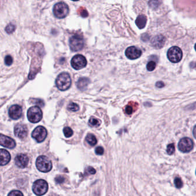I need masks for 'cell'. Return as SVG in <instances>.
<instances>
[{
	"label": "cell",
	"instance_id": "6da1fadb",
	"mask_svg": "<svg viewBox=\"0 0 196 196\" xmlns=\"http://www.w3.org/2000/svg\"><path fill=\"white\" fill-rule=\"evenodd\" d=\"M72 80L70 75L67 72L60 74L56 79V85L58 89L62 91L68 90L70 88Z\"/></svg>",
	"mask_w": 196,
	"mask_h": 196
},
{
	"label": "cell",
	"instance_id": "7a4b0ae2",
	"mask_svg": "<svg viewBox=\"0 0 196 196\" xmlns=\"http://www.w3.org/2000/svg\"><path fill=\"white\" fill-rule=\"evenodd\" d=\"M36 165L37 169L43 173L49 172L52 168V162L45 156H41L37 158Z\"/></svg>",
	"mask_w": 196,
	"mask_h": 196
},
{
	"label": "cell",
	"instance_id": "3957f363",
	"mask_svg": "<svg viewBox=\"0 0 196 196\" xmlns=\"http://www.w3.org/2000/svg\"><path fill=\"white\" fill-rule=\"evenodd\" d=\"M27 117L29 121L33 123L39 122L43 118V112L39 106H33L28 110Z\"/></svg>",
	"mask_w": 196,
	"mask_h": 196
},
{
	"label": "cell",
	"instance_id": "277c9868",
	"mask_svg": "<svg viewBox=\"0 0 196 196\" xmlns=\"http://www.w3.org/2000/svg\"><path fill=\"white\" fill-rule=\"evenodd\" d=\"M53 13L58 18H65L69 13V7L65 2H60L57 3L53 7Z\"/></svg>",
	"mask_w": 196,
	"mask_h": 196
},
{
	"label": "cell",
	"instance_id": "5b68a950",
	"mask_svg": "<svg viewBox=\"0 0 196 196\" xmlns=\"http://www.w3.org/2000/svg\"><path fill=\"white\" fill-rule=\"evenodd\" d=\"M84 45L83 37L79 34L72 36L69 39V47L72 51L77 52L83 49Z\"/></svg>",
	"mask_w": 196,
	"mask_h": 196
},
{
	"label": "cell",
	"instance_id": "8992f818",
	"mask_svg": "<svg viewBox=\"0 0 196 196\" xmlns=\"http://www.w3.org/2000/svg\"><path fill=\"white\" fill-rule=\"evenodd\" d=\"M32 190L37 195L41 196L45 194L48 190V183L44 179H38L34 182Z\"/></svg>",
	"mask_w": 196,
	"mask_h": 196
},
{
	"label": "cell",
	"instance_id": "52a82bcc",
	"mask_svg": "<svg viewBox=\"0 0 196 196\" xmlns=\"http://www.w3.org/2000/svg\"><path fill=\"white\" fill-rule=\"evenodd\" d=\"M167 56L169 60L174 63H178L182 58V50L178 47H172L167 53Z\"/></svg>",
	"mask_w": 196,
	"mask_h": 196
},
{
	"label": "cell",
	"instance_id": "ba28073f",
	"mask_svg": "<svg viewBox=\"0 0 196 196\" xmlns=\"http://www.w3.org/2000/svg\"><path fill=\"white\" fill-rule=\"evenodd\" d=\"M71 65L76 70H80L87 65V61L86 58L81 55L74 56L71 60Z\"/></svg>",
	"mask_w": 196,
	"mask_h": 196
},
{
	"label": "cell",
	"instance_id": "9c48e42d",
	"mask_svg": "<svg viewBox=\"0 0 196 196\" xmlns=\"http://www.w3.org/2000/svg\"><path fill=\"white\" fill-rule=\"evenodd\" d=\"M47 136V131L43 126H40L34 130L32 133V137L36 141L40 143L45 140Z\"/></svg>",
	"mask_w": 196,
	"mask_h": 196
},
{
	"label": "cell",
	"instance_id": "30bf717a",
	"mask_svg": "<svg viewBox=\"0 0 196 196\" xmlns=\"http://www.w3.org/2000/svg\"><path fill=\"white\" fill-rule=\"evenodd\" d=\"M178 147L179 151L183 153H189L193 148V142L190 138L185 137L179 141Z\"/></svg>",
	"mask_w": 196,
	"mask_h": 196
},
{
	"label": "cell",
	"instance_id": "8fae6325",
	"mask_svg": "<svg viewBox=\"0 0 196 196\" xmlns=\"http://www.w3.org/2000/svg\"><path fill=\"white\" fill-rule=\"evenodd\" d=\"M125 55L129 59L135 60L138 59L142 55V50L136 47L131 46L126 49Z\"/></svg>",
	"mask_w": 196,
	"mask_h": 196
},
{
	"label": "cell",
	"instance_id": "7c38bea8",
	"mask_svg": "<svg viewBox=\"0 0 196 196\" xmlns=\"http://www.w3.org/2000/svg\"><path fill=\"white\" fill-rule=\"evenodd\" d=\"M14 134L17 137L24 140L27 137L28 128L27 126L21 123H19L15 126L14 127Z\"/></svg>",
	"mask_w": 196,
	"mask_h": 196
},
{
	"label": "cell",
	"instance_id": "4fadbf2b",
	"mask_svg": "<svg viewBox=\"0 0 196 196\" xmlns=\"http://www.w3.org/2000/svg\"><path fill=\"white\" fill-rule=\"evenodd\" d=\"M0 145L8 148H13L16 147V142L8 136L0 134Z\"/></svg>",
	"mask_w": 196,
	"mask_h": 196
},
{
	"label": "cell",
	"instance_id": "5bb4252c",
	"mask_svg": "<svg viewBox=\"0 0 196 196\" xmlns=\"http://www.w3.org/2000/svg\"><path fill=\"white\" fill-rule=\"evenodd\" d=\"M23 114L21 107L17 104L11 106L9 110V115L11 118L14 120H17L21 118Z\"/></svg>",
	"mask_w": 196,
	"mask_h": 196
},
{
	"label": "cell",
	"instance_id": "9a60e30c",
	"mask_svg": "<svg viewBox=\"0 0 196 196\" xmlns=\"http://www.w3.org/2000/svg\"><path fill=\"white\" fill-rule=\"evenodd\" d=\"M15 163L16 166L21 169L26 167L29 162V158L26 154H19L15 158Z\"/></svg>",
	"mask_w": 196,
	"mask_h": 196
},
{
	"label": "cell",
	"instance_id": "2e32d148",
	"mask_svg": "<svg viewBox=\"0 0 196 196\" xmlns=\"http://www.w3.org/2000/svg\"><path fill=\"white\" fill-rule=\"evenodd\" d=\"M166 39L163 36L159 34L154 37L151 41V44L154 48L156 49H161L165 44Z\"/></svg>",
	"mask_w": 196,
	"mask_h": 196
},
{
	"label": "cell",
	"instance_id": "e0dca14e",
	"mask_svg": "<svg viewBox=\"0 0 196 196\" xmlns=\"http://www.w3.org/2000/svg\"><path fill=\"white\" fill-rule=\"evenodd\" d=\"M11 154L5 149H0V165L4 166L10 162Z\"/></svg>",
	"mask_w": 196,
	"mask_h": 196
},
{
	"label": "cell",
	"instance_id": "ac0fdd59",
	"mask_svg": "<svg viewBox=\"0 0 196 196\" xmlns=\"http://www.w3.org/2000/svg\"><path fill=\"white\" fill-rule=\"evenodd\" d=\"M147 23V17L145 15H140L135 20V24L140 29H143L145 27Z\"/></svg>",
	"mask_w": 196,
	"mask_h": 196
},
{
	"label": "cell",
	"instance_id": "d6986e66",
	"mask_svg": "<svg viewBox=\"0 0 196 196\" xmlns=\"http://www.w3.org/2000/svg\"><path fill=\"white\" fill-rule=\"evenodd\" d=\"M90 79L87 78H81L77 82V87L80 90H86L90 83Z\"/></svg>",
	"mask_w": 196,
	"mask_h": 196
},
{
	"label": "cell",
	"instance_id": "ffe728a7",
	"mask_svg": "<svg viewBox=\"0 0 196 196\" xmlns=\"http://www.w3.org/2000/svg\"><path fill=\"white\" fill-rule=\"evenodd\" d=\"M86 140L87 143L92 146H94L97 143V139L95 136L92 134H89L87 135Z\"/></svg>",
	"mask_w": 196,
	"mask_h": 196
},
{
	"label": "cell",
	"instance_id": "44dd1931",
	"mask_svg": "<svg viewBox=\"0 0 196 196\" xmlns=\"http://www.w3.org/2000/svg\"><path fill=\"white\" fill-rule=\"evenodd\" d=\"M88 123H89V125L91 126V127H99V126L101 125L102 122H101L100 120L95 118V117H91Z\"/></svg>",
	"mask_w": 196,
	"mask_h": 196
},
{
	"label": "cell",
	"instance_id": "7402d4cb",
	"mask_svg": "<svg viewBox=\"0 0 196 196\" xmlns=\"http://www.w3.org/2000/svg\"><path fill=\"white\" fill-rule=\"evenodd\" d=\"M67 109L68 110L70 111L76 112V111H78L79 110V106L78 104L72 102L68 104V106L67 107Z\"/></svg>",
	"mask_w": 196,
	"mask_h": 196
},
{
	"label": "cell",
	"instance_id": "603a6c76",
	"mask_svg": "<svg viewBox=\"0 0 196 196\" xmlns=\"http://www.w3.org/2000/svg\"><path fill=\"white\" fill-rule=\"evenodd\" d=\"M63 132L66 138H69L72 136L74 134L73 130L69 127H65L63 129Z\"/></svg>",
	"mask_w": 196,
	"mask_h": 196
},
{
	"label": "cell",
	"instance_id": "cb8c5ba5",
	"mask_svg": "<svg viewBox=\"0 0 196 196\" xmlns=\"http://www.w3.org/2000/svg\"><path fill=\"white\" fill-rule=\"evenodd\" d=\"M16 29V26L12 23L9 24L5 28V31L6 32V33L8 34H11L12 33H13V32H14Z\"/></svg>",
	"mask_w": 196,
	"mask_h": 196
},
{
	"label": "cell",
	"instance_id": "d4e9b609",
	"mask_svg": "<svg viewBox=\"0 0 196 196\" xmlns=\"http://www.w3.org/2000/svg\"><path fill=\"white\" fill-rule=\"evenodd\" d=\"M159 4L160 3L159 0H150L149 2H148V5H149L150 8L155 9L158 7Z\"/></svg>",
	"mask_w": 196,
	"mask_h": 196
},
{
	"label": "cell",
	"instance_id": "484cf974",
	"mask_svg": "<svg viewBox=\"0 0 196 196\" xmlns=\"http://www.w3.org/2000/svg\"><path fill=\"white\" fill-rule=\"evenodd\" d=\"M134 111V109H133V106H131L130 103H129L127 104V106L125 107V112L126 114L127 115H131L132 114Z\"/></svg>",
	"mask_w": 196,
	"mask_h": 196
},
{
	"label": "cell",
	"instance_id": "4316f807",
	"mask_svg": "<svg viewBox=\"0 0 196 196\" xmlns=\"http://www.w3.org/2000/svg\"><path fill=\"white\" fill-rule=\"evenodd\" d=\"M156 67V63L154 61H150L147 63L146 68L148 71H153Z\"/></svg>",
	"mask_w": 196,
	"mask_h": 196
},
{
	"label": "cell",
	"instance_id": "83f0119b",
	"mask_svg": "<svg viewBox=\"0 0 196 196\" xmlns=\"http://www.w3.org/2000/svg\"><path fill=\"white\" fill-rule=\"evenodd\" d=\"M167 153L169 155H172L175 151V146L173 143L169 144L167 147Z\"/></svg>",
	"mask_w": 196,
	"mask_h": 196
},
{
	"label": "cell",
	"instance_id": "f1b7e54d",
	"mask_svg": "<svg viewBox=\"0 0 196 196\" xmlns=\"http://www.w3.org/2000/svg\"><path fill=\"white\" fill-rule=\"evenodd\" d=\"M174 184L177 188H181L182 187L183 183L181 178L179 177H176L174 179Z\"/></svg>",
	"mask_w": 196,
	"mask_h": 196
},
{
	"label": "cell",
	"instance_id": "f546056e",
	"mask_svg": "<svg viewBox=\"0 0 196 196\" xmlns=\"http://www.w3.org/2000/svg\"><path fill=\"white\" fill-rule=\"evenodd\" d=\"M32 103L37 104L38 106H39L40 107H43L44 106V101L42 99H32L31 100Z\"/></svg>",
	"mask_w": 196,
	"mask_h": 196
},
{
	"label": "cell",
	"instance_id": "4dcf8cb0",
	"mask_svg": "<svg viewBox=\"0 0 196 196\" xmlns=\"http://www.w3.org/2000/svg\"><path fill=\"white\" fill-rule=\"evenodd\" d=\"M8 196H24L23 193L19 190H13L9 193Z\"/></svg>",
	"mask_w": 196,
	"mask_h": 196
},
{
	"label": "cell",
	"instance_id": "1f68e13d",
	"mask_svg": "<svg viewBox=\"0 0 196 196\" xmlns=\"http://www.w3.org/2000/svg\"><path fill=\"white\" fill-rule=\"evenodd\" d=\"M5 63L7 65H11L13 63V58L10 55H8L5 57Z\"/></svg>",
	"mask_w": 196,
	"mask_h": 196
},
{
	"label": "cell",
	"instance_id": "d6a6232c",
	"mask_svg": "<svg viewBox=\"0 0 196 196\" xmlns=\"http://www.w3.org/2000/svg\"><path fill=\"white\" fill-rule=\"evenodd\" d=\"M55 182L57 183V184H61V183L64 182L65 178L61 176H58L55 178Z\"/></svg>",
	"mask_w": 196,
	"mask_h": 196
},
{
	"label": "cell",
	"instance_id": "836d02e7",
	"mask_svg": "<svg viewBox=\"0 0 196 196\" xmlns=\"http://www.w3.org/2000/svg\"><path fill=\"white\" fill-rule=\"evenodd\" d=\"M95 153L97 155H99V156L103 155L104 153V148L101 146L97 147L95 148Z\"/></svg>",
	"mask_w": 196,
	"mask_h": 196
},
{
	"label": "cell",
	"instance_id": "e575fe53",
	"mask_svg": "<svg viewBox=\"0 0 196 196\" xmlns=\"http://www.w3.org/2000/svg\"><path fill=\"white\" fill-rule=\"evenodd\" d=\"M86 170L88 173L90 174H95L96 173L95 169L93 168L92 167H91V166L88 167L86 169Z\"/></svg>",
	"mask_w": 196,
	"mask_h": 196
},
{
	"label": "cell",
	"instance_id": "d590c367",
	"mask_svg": "<svg viewBox=\"0 0 196 196\" xmlns=\"http://www.w3.org/2000/svg\"><path fill=\"white\" fill-rule=\"evenodd\" d=\"M156 86L157 87L161 88H162V87H163L164 86H165V84H164L163 82L161 81H159L157 82Z\"/></svg>",
	"mask_w": 196,
	"mask_h": 196
},
{
	"label": "cell",
	"instance_id": "8d00e7d4",
	"mask_svg": "<svg viewBox=\"0 0 196 196\" xmlns=\"http://www.w3.org/2000/svg\"><path fill=\"white\" fill-rule=\"evenodd\" d=\"M82 13V14H81V16H83V17H87V16H88L87 12V11H86V10H84V11H83V12H82V13Z\"/></svg>",
	"mask_w": 196,
	"mask_h": 196
},
{
	"label": "cell",
	"instance_id": "74e56055",
	"mask_svg": "<svg viewBox=\"0 0 196 196\" xmlns=\"http://www.w3.org/2000/svg\"><path fill=\"white\" fill-rule=\"evenodd\" d=\"M193 135L194 138L196 139V125L194 126V127L193 128Z\"/></svg>",
	"mask_w": 196,
	"mask_h": 196
},
{
	"label": "cell",
	"instance_id": "f35d334b",
	"mask_svg": "<svg viewBox=\"0 0 196 196\" xmlns=\"http://www.w3.org/2000/svg\"><path fill=\"white\" fill-rule=\"evenodd\" d=\"M194 48H195V50H196V44H195V46H194Z\"/></svg>",
	"mask_w": 196,
	"mask_h": 196
},
{
	"label": "cell",
	"instance_id": "ab89813d",
	"mask_svg": "<svg viewBox=\"0 0 196 196\" xmlns=\"http://www.w3.org/2000/svg\"><path fill=\"white\" fill-rule=\"evenodd\" d=\"M72 1H79V0H72Z\"/></svg>",
	"mask_w": 196,
	"mask_h": 196
},
{
	"label": "cell",
	"instance_id": "60d3db41",
	"mask_svg": "<svg viewBox=\"0 0 196 196\" xmlns=\"http://www.w3.org/2000/svg\"><path fill=\"white\" fill-rule=\"evenodd\" d=\"M50 196H58V195H55V194H53V195H50Z\"/></svg>",
	"mask_w": 196,
	"mask_h": 196
}]
</instances>
